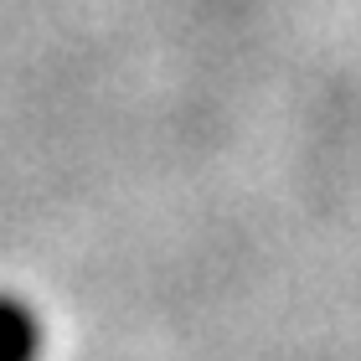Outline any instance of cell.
Masks as SVG:
<instances>
[{"mask_svg": "<svg viewBox=\"0 0 361 361\" xmlns=\"http://www.w3.org/2000/svg\"><path fill=\"white\" fill-rule=\"evenodd\" d=\"M47 320L42 310L16 289H0V361H42Z\"/></svg>", "mask_w": 361, "mask_h": 361, "instance_id": "cell-1", "label": "cell"}]
</instances>
